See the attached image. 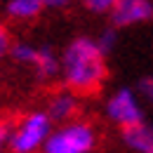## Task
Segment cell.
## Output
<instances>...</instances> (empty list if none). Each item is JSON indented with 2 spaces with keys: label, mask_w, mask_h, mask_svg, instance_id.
<instances>
[{
  "label": "cell",
  "mask_w": 153,
  "mask_h": 153,
  "mask_svg": "<svg viewBox=\"0 0 153 153\" xmlns=\"http://www.w3.org/2000/svg\"><path fill=\"white\" fill-rule=\"evenodd\" d=\"M97 42H99V47H101V50H104V54H106V52H111V50L115 47V33L108 28V31H104V33H101V38H97Z\"/></svg>",
  "instance_id": "cell-12"
},
{
  "label": "cell",
  "mask_w": 153,
  "mask_h": 153,
  "mask_svg": "<svg viewBox=\"0 0 153 153\" xmlns=\"http://www.w3.org/2000/svg\"><path fill=\"white\" fill-rule=\"evenodd\" d=\"M78 113V99L73 90H64L50 99V106H47V115L52 123H66V120H73V115Z\"/></svg>",
  "instance_id": "cell-7"
},
{
  "label": "cell",
  "mask_w": 153,
  "mask_h": 153,
  "mask_svg": "<svg viewBox=\"0 0 153 153\" xmlns=\"http://www.w3.org/2000/svg\"><path fill=\"white\" fill-rule=\"evenodd\" d=\"M123 141L130 151L137 153H153V127L146 125L144 120L134 123L123 130Z\"/></svg>",
  "instance_id": "cell-6"
},
{
  "label": "cell",
  "mask_w": 153,
  "mask_h": 153,
  "mask_svg": "<svg viewBox=\"0 0 153 153\" xmlns=\"http://www.w3.org/2000/svg\"><path fill=\"white\" fill-rule=\"evenodd\" d=\"M10 137H12V125L10 123H0V151L10 149Z\"/></svg>",
  "instance_id": "cell-13"
},
{
  "label": "cell",
  "mask_w": 153,
  "mask_h": 153,
  "mask_svg": "<svg viewBox=\"0 0 153 153\" xmlns=\"http://www.w3.org/2000/svg\"><path fill=\"white\" fill-rule=\"evenodd\" d=\"M61 78L76 94L97 92L106 78V59L99 42L87 36L71 40L61 54Z\"/></svg>",
  "instance_id": "cell-1"
},
{
  "label": "cell",
  "mask_w": 153,
  "mask_h": 153,
  "mask_svg": "<svg viewBox=\"0 0 153 153\" xmlns=\"http://www.w3.org/2000/svg\"><path fill=\"white\" fill-rule=\"evenodd\" d=\"M106 115H108L111 123H115L123 130L134 125V123H139V120H144L141 108H139V99L127 87H123L115 94H111V99L106 101Z\"/></svg>",
  "instance_id": "cell-4"
},
{
  "label": "cell",
  "mask_w": 153,
  "mask_h": 153,
  "mask_svg": "<svg viewBox=\"0 0 153 153\" xmlns=\"http://www.w3.org/2000/svg\"><path fill=\"white\" fill-rule=\"evenodd\" d=\"M52 132V120L50 115L36 111L28 113L19 125L12 127V137H10V149L14 153H33L45 146L47 137Z\"/></svg>",
  "instance_id": "cell-3"
},
{
  "label": "cell",
  "mask_w": 153,
  "mask_h": 153,
  "mask_svg": "<svg viewBox=\"0 0 153 153\" xmlns=\"http://www.w3.org/2000/svg\"><path fill=\"white\" fill-rule=\"evenodd\" d=\"M153 19V2L151 0H118L111 10V21L118 28L137 26Z\"/></svg>",
  "instance_id": "cell-5"
},
{
  "label": "cell",
  "mask_w": 153,
  "mask_h": 153,
  "mask_svg": "<svg viewBox=\"0 0 153 153\" xmlns=\"http://www.w3.org/2000/svg\"><path fill=\"white\" fill-rule=\"evenodd\" d=\"M10 45H12V42H10V36H7V28L0 24V59L10 52Z\"/></svg>",
  "instance_id": "cell-14"
},
{
  "label": "cell",
  "mask_w": 153,
  "mask_h": 153,
  "mask_svg": "<svg viewBox=\"0 0 153 153\" xmlns=\"http://www.w3.org/2000/svg\"><path fill=\"white\" fill-rule=\"evenodd\" d=\"M45 0H10L7 2V17L14 21H31L40 17L45 10Z\"/></svg>",
  "instance_id": "cell-9"
},
{
  "label": "cell",
  "mask_w": 153,
  "mask_h": 153,
  "mask_svg": "<svg viewBox=\"0 0 153 153\" xmlns=\"http://www.w3.org/2000/svg\"><path fill=\"white\" fill-rule=\"evenodd\" d=\"M71 0H45V5L47 7H64V5H68Z\"/></svg>",
  "instance_id": "cell-15"
},
{
  "label": "cell",
  "mask_w": 153,
  "mask_h": 153,
  "mask_svg": "<svg viewBox=\"0 0 153 153\" xmlns=\"http://www.w3.org/2000/svg\"><path fill=\"white\" fill-rule=\"evenodd\" d=\"M31 68L36 71V76H38L40 80H52V78H57L59 71H61V61H59V57L50 47H38Z\"/></svg>",
  "instance_id": "cell-8"
},
{
  "label": "cell",
  "mask_w": 153,
  "mask_h": 153,
  "mask_svg": "<svg viewBox=\"0 0 153 153\" xmlns=\"http://www.w3.org/2000/svg\"><path fill=\"white\" fill-rule=\"evenodd\" d=\"M97 144V134L90 123L66 120L59 130H52L42 151L47 153H90Z\"/></svg>",
  "instance_id": "cell-2"
},
{
  "label": "cell",
  "mask_w": 153,
  "mask_h": 153,
  "mask_svg": "<svg viewBox=\"0 0 153 153\" xmlns=\"http://www.w3.org/2000/svg\"><path fill=\"white\" fill-rule=\"evenodd\" d=\"M115 2H118V0H82V5H85L90 12H94V14H106V12H111Z\"/></svg>",
  "instance_id": "cell-10"
},
{
  "label": "cell",
  "mask_w": 153,
  "mask_h": 153,
  "mask_svg": "<svg viewBox=\"0 0 153 153\" xmlns=\"http://www.w3.org/2000/svg\"><path fill=\"white\" fill-rule=\"evenodd\" d=\"M137 90H139V94L144 97L146 101H151V104H153V76L141 78V80H139V87H137Z\"/></svg>",
  "instance_id": "cell-11"
}]
</instances>
